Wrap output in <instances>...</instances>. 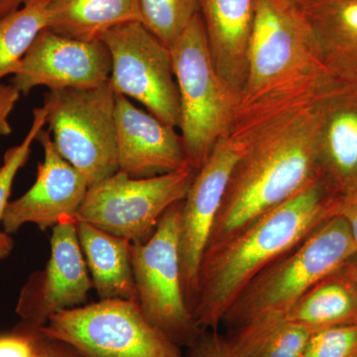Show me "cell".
<instances>
[{"label": "cell", "mask_w": 357, "mask_h": 357, "mask_svg": "<svg viewBox=\"0 0 357 357\" xmlns=\"http://www.w3.org/2000/svg\"><path fill=\"white\" fill-rule=\"evenodd\" d=\"M332 79L275 91L238 105L227 136L241 141L243 151L206 246L321 180L319 102Z\"/></svg>", "instance_id": "1"}, {"label": "cell", "mask_w": 357, "mask_h": 357, "mask_svg": "<svg viewBox=\"0 0 357 357\" xmlns=\"http://www.w3.org/2000/svg\"><path fill=\"white\" fill-rule=\"evenodd\" d=\"M340 197L323 181L309 185L204 250L191 312L203 332L217 331L256 275L337 215Z\"/></svg>", "instance_id": "2"}, {"label": "cell", "mask_w": 357, "mask_h": 357, "mask_svg": "<svg viewBox=\"0 0 357 357\" xmlns=\"http://www.w3.org/2000/svg\"><path fill=\"white\" fill-rule=\"evenodd\" d=\"M356 256L349 225L342 215H333L256 275L222 324L234 330L258 319L283 317L312 286Z\"/></svg>", "instance_id": "3"}, {"label": "cell", "mask_w": 357, "mask_h": 357, "mask_svg": "<svg viewBox=\"0 0 357 357\" xmlns=\"http://www.w3.org/2000/svg\"><path fill=\"white\" fill-rule=\"evenodd\" d=\"M181 110V138L188 163L198 172L218 141L229 135L238 98L211 59L199 13L171 48Z\"/></svg>", "instance_id": "4"}, {"label": "cell", "mask_w": 357, "mask_h": 357, "mask_svg": "<svg viewBox=\"0 0 357 357\" xmlns=\"http://www.w3.org/2000/svg\"><path fill=\"white\" fill-rule=\"evenodd\" d=\"M326 73L306 16L295 0H256L248 79L239 105Z\"/></svg>", "instance_id": "5"}, {"label": "cell", "mask_w": 357, "mask_h": 357, "mask_svg": "<svg viewBox=\"0 0 357 357\" xmlns=\"http://www.w3.org/2000/svg\"><path fill=\"white\" fill-rule=\"evenodd\" d=\"M183 201L160 218L150 238L131 245L136 302L145 318L178 347H192L203 331L185 299L180 261Z\"/></svg>", "instance_id": "6"}, {"label": "cell", "mask_w": 357, "mask_h": 357, "mask_svg": "<svg viewBox=\"0 0 357 357\" xmlns=\"http://www.w3.org/2000/svg\"><path fill=\"white\" fill-rule=\"evenodd\" d=\"M115 96L109 79L95 88L53 89L45 96L56 149L89 187L119 171Z\"/></svg>", "instance_id": "7"}, {"label": "cell", "mask_w": 357, "mask_h": 357, "mask_svg": "<svg viewBox=\"0 0 357 357\" xmlns=\"http://www.w3.org/2000/svg\"><path fill=\"white\" fill-rule=\"evenodd\" d=\"M82 357H184L136 301L100 300L52 316L41 328Z\"/></svg>", "instance_id": "8"}, {"label": "cell", "mask_w": 357, "mask_h": 357, "mask_svg": "<svg viewBox=\"0 0 357 357\" xmlns=\"http://www.w3.org/2000/svg\"><path fill=\"white\" fill-rule=\"evenodd\" d=\"M196 173L191 166L150 178L117 171L89 185L75 220L131 243H145L164 213L185 198Z\"/></svg>", "instance_id": "9"}, {"label": "cell", "mask_w": 357, "mask_h": 357, "mask_svg": "<svg viewBox=\"0 0 357 357\" xmlns=\"http://www.w3.org/2000/svg\"><path fill=\"white\" fill-rule=\"evenodd\" d=\"M100 40L112 59L109 83L114 93L140 102L168 126L180 128V96L171 49L139 21L116 26Z\"/></svg>", "instance_id": "10"}, {"label": "cell", "mask_w": 357, "mask_h": 357, "mask_svg": "<svg viewBox=\"0 0 357 357\" xmlns=\"http://www.w3.org/2000/svg\"><path fill=\"white\" fill-rule=\"evenodd\" d=\"M93 288L77 234L76 220L53 227L46 267L34 272L21 289L15 312L18 324L42 328L54 314L84 306Z\"/></svg>", "instance_id": "11"}, {"label": "cell", "mask_w": 357, "mask_h": 357, "mask_svg": "<svg viewBox=\"0 0 357 357\" xmlns=\"http://www.w3.org/2000/svg\"><path fill=\"white\" fill-rule=\"evenodd\" d=\"M112 59L100 40L84 41L42 30L21 60L13 84L22 95L37 86L49 91L95 88L107 83Z\"/></svg>", "instance_id": "12"}, {"label": "cell", "mask_w": 357, "mask_h": 357, "mask_svg": "<svg viewBox=\"0 0 357 357\" xmlns=\"http://www.w3.org/2000/svg\"><path fill=\"white\" fill-rule=\"evenodd\" d=\"M243 144L227 136L218 141L206 163L196 173L183 199L180 225V261L185 299L191 310L197 273L213 223Z\"/></svg>", "instance_id": "13"}, {"label": "cell", "mask_w": 357, "mask_h": 357, "mask_svg": "<svg viewBox=\"0 0 357 357\" xmlns=\"http://www.w3.org/2000/svg\"><path fill=\"white\" fill-rule=\"evenodd\" d=\"M36 140L43 148L44 160L32 187L7 204L1 227L8 234L27 223L45 230L64 220H76L89 189L84 176L56 149L50 131L42 129Z\"/></svg>", "instance_id": "14"}, {"label": "cell", "mask_w": 357, "mask_h": 357, "mask_svg": "<svg viewBox=\"0 0 357 357\" xmlns=\"http://www.w3.org/2000/svg\"><path fill=\"white\" fill-rule=\"evenodd\" d=\"M115 130L119 171L130 177H155L190 166L175 128L121 95L115 96Z\"/></svg>", "instance_id": "15"}, {"label": "cell", "mask_w": 357, "mask_h": 357, "mask_svg": "<svg viewBox=\"0 0 357 357\" xmlns=\"http://www.w3.org/2000/svg\"><path fill=\"white\" fill-rule=\"evenodd\" d=\"M321 181L338 197L357 188V86L332 79L319 102Z\"/></svg>", "instance_id": "16"}, {"label": "cell", "mask_w": 357, "mask_h": 357, "mask_svg": "<svg viewBox=\"0 0 357 357\" xmlns=\"http://www.w3.org/2000/svg\"><path fill=\"white\" fill-rule=\"evenodd\" d=\"M256 0H199L213 65L241 100L248 79L249 40Z\"/></svg>", "instance_id": "17"}, {"label": "cell", "mask_w": 357, "mask_h": 357, "mask_svg": "<svg viewBox=\"0 0 357 357\" xmlns=\"http://www.w3.org/2000/svg\"><path fill=\"white\" fill-rule=\"evenodd\" d=\"M311 26L326 73L357 86V0L296 1Z\"/></svg>", "instance_id": "18"}, {"label": "cell", "mask_w": 357, "mask_h": 357, "mask_svg": "<svg viewBox=\"0 0 357 357\" xmlns=\"http://www.w3.org/2000/svg\"><path fill=\"white\" fill-rule=\"evenodd\" d=\"M76 222L79 245L100 300L136 301L132 243L89 223Z\"/></svg>", "instance_id": "19"}, {"label": "cell", "mask_w": 357, "mask_h": 357, "mask_svg": "<svg viewBox=\"0 0 357 357\" xmlns=\"http://www.w3.org/2000/svg\"><path fill=\"white\" fill-rule=\"evenodd\" d=\"M283 318L316 331L357 324V287L352 260L312 286Z\"/></svg>", "instance_id": "20"}, {"label": "cell", "mask_w": 357, "mask_h": 357, "mask_svg": "<svg viewBox=\"0 0 357 357\" xmlns=\"http://www.w3.org/2000/svg\"><path fill=\"white\" fill-rule=\"evenodd\" d=\"M139 21L137 0H53L48 29L69 38L96 41L105 32Z\"/></svg>", "instance_id": "21"}, {"label": "cell", "mask_w": 357, "mask_h": 357, "mask_svg": "<svg viewBox=\"0 0 357 357\" xmlns=\"http://www.w3.org/2000/svg\"><path fill=\"white\" fill-rule=\"evenodd\" d=\"M316 332L283 317H271L234 328L227 340L236 357H301Z\"/></svg>", "instance_id": "22"}, {"label": "cell", "mask_w": 357, "mask_h": 357, "mask_svg": "<svg viewBox=\"0 0 357 357\" xmlns=\"http://www.w3.org/2000/svg\"><path fill=\"white\" fill-rule=\"evenodd\" d=\"M49 4L48 0H26L0 18V79L15 74L37 35L48 27Z\"/></svg>", "instance_id": "23"}, {"label": "cell", "mask_w": 357, "mask_h": 357, "mask_svg": "<svg viewBox=\"0 0 357 357\" xmlns=\"http://www.w3.org/2000/svg\"><path fill=\"white\" fill-rule=\"evenodd\" d=\"M140 22L169 49L199 13V0H137Z\"/></svg>", "instance_id": "24"}, {"label": "cell", "mask_w": 357, "mask_h": 357, "mask_svg": "<svg viewBox=\"0 0 357 357\" xmlns=\"http://www.w3.org/2000/svg\"><path fill=\"white\" fill-rule=\"evenodd\" d=\"M48 107L46 105L33 109L32 123L20 144L9 148L4 153L0 165V225L10 198L11 190L16 175L25 165L31 153L32 144L40 131L47 124ZM14 241L10 234L0 229V260L6 259L13 250Z\"/></svg>", "instance_id": "25"}, {"label": "cell", "mask_w": 357, "mask_h": 357, "mask_svg": "<svg viewBox=\"0 0 357 357\" xmlns=\"http://www.w3.org/2000/svg\"><path fill=\"white\" fill-rule=\"evenodd\" d=\"M301 357H357V324L318 331Z\"/></svg>", "instance_id": "26"}, {"label": "cell", "mask_w": 357, "mask_h": 357, "mask_svg": "<svg viewBox=\"0 0 357 357\" xmlns=\"http://www.w3.org/2000/svg\"><path fill=\"white\" fill-rule=\"evenodd\" d=\"M40 331L18 324L10 332L0 333V357H35Z\"/></svg>", "instance_id": "27"}, {"label": "cell", "mask_w": 357, "mask_h": 357, "mask_svg": "<svg viewBox=\"0 0 357 357\" xmlns=\"http://www.w3.org/2000/svg\"><path fill=\"white\" fill-rule=\"evenodd\" d=\"M187 349L184 357H236L227 337L218 335L217 331H206Z\"/></svg>", "instance_id": "28"}, {"label": "cell", "mask_w": 357, "mask_h": 357, "mask_svg": "<svg viewBox=\"0 0 357 357\" xmlns=\"http://www.w3.org/2000/svg\"><path fill=\"white\" fill-rule=\"evenodd\" d=\"M22 95L13 83L0 84V140L13 132L9 116Z\"/></svg>", "instance_id": "29"}, {"label": "cell", "mask_w": 357, "mask_h": 357, "mask_svg": "<svg viewBox=\"0 0 357 357\" xmlns=\"http://www.w3.org/2000/svg\"><path fill=\"white\" fill-rule=\"evenodd\" d=\"M35 357H82L81 354L64 342L45 335L40 331L37 337Z\"/></svg>", "instance_id": "30"}, {"label": "cell", "mask_w": 357, "mask_h": 357, "mask_svg": "<svg viewBox=\"0 0 357 357\" xmlns=\"http://www.w3.org/2000/svg\"><path fill=\"white\" fill-rule=\"evenodd\" d=\"M337 215H342L349 225L357 248V188L340 198Z\"/></svg>", "instance_id": "31"}, {"label": "cell", "mask_w": 357, "mask_h": 357, "mask_svg": "<svg viewBox=\"0 0 357 357\" xmlns=\"http://www.w3.org/2000/svg\"><path fill=\"white\" fill-rule=\"evenodd\" d=\"M26 0H0V18L20 9Z\"/></svg>", "instance_id": "32"}, {"label": "cell", "mask_w": 357, "mask_h": 357, "mask_svg": "<svg viewBox=\"0 0 357 357\" xmlns=\"http://www.w3.org/2000/svg\"><path fill=\"white\" fill-rule=\"evenodd\" d=\"M352 267H354V279H356V287H357V256L352 260Z\"/></svg>", "instance_id": "33"}, {"label": "cell", "mask_w": 357, "mask_h": 357, "mask_svg": "<svg viewBox=\"0 0 357 357\" xmlns=\"http://www.w3.org/2000/svg\"><path fill=\"white\" fill-rule=\"evenodd\" d=\"M0 165H1V160H0Z\"/></svg>", "instance_id": "34"}, {"label": "cell", "mask_w": 357, "mask_h": 357, "mask_svg": "<svg viewBox=\"0 0 357 357\" xmlns=\"http://www.w3.org/2000/svg\"><path fill=\"white\" fill-rule=\"evenodd\" d=\"M48 1H50V2H51V1H53V0H48Z\"/></svg>", "instance_id": "35"}, {"label": "cell", "mask_w": 357, "mask_h": 357, "mask_svg": "<svg viewBox=\"0 0 357 357\" xmlns=\"http://www.w3.org/2000/svg\"><path fill=\"white\" fill-rule=\"evenodd\" d=\"M295 1H299V0H295Z\"/></svg>", "instance_id": "36"}]
</instances>
